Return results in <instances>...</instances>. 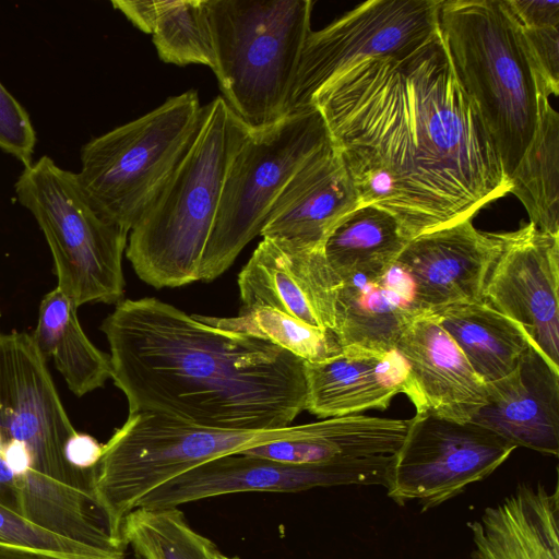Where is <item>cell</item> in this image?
Returning <instances> with one entry per match:
<instances>
[{
	"instance_id": "cell-1",
	"label": "cell",
	"mask_w": 559,
	"mask_h": 559,
	"mask_svg": "<svg viewBox=\"0 0 559 559\" xmlns=\"http://www.w3.org/2000/svg\"><path fill=\"white\" fill-rule=\"evenodd\" d=\"M359 206L391 213L412 239L472 218L511 190L438 29L362 60L314 96Z\"/></svg>"
},
{
	"instance_id": "cell-2",
	"label": "cell",
	"mask_w": 559,
	"mask_h": 559,
	"mask_svg": "<svg viewBox=\"0 0 559 559\" xmlns=\"http://www.w3.org/2000/svg\"><path fill=\"white\" fill-rule=\"evenodd\" d=\"M100 331L129 413L216 429L276 430L306 409L305 361L257 335L155 297L120 300Z\"/></svg>"
},
{
	"instance_id": "cell-3",
	"label": "cell",
	"mask_w": 559,
	"mask_h": 559,
	"mask_svg": "<svg viewBox=\"0 0 559 559\" xmlns=\"http://www.w3.org/2000/svg\"><path fill=\"white\" fill-rule=\"evenodd\" d=\"M75 432L32 336L0 334L1 442L24 443L33 460L31 471L15 478L16 511L56 535L114 552L116 544L93 512L94 468H75L66 457Z\"/></svg>"
},
{
	"instance_id": "cell-4",
	"label": "cell",
	"mask_w": 559,
	"mask_h": 559,
	"mask_svg": "<svg viewBox=\"0 0 559 559\" xmlns=\"http://www.w3.org/2000/svg\"><path fill=\"white\" fill-rule=\"evenodd\" d=\"M250 133L222 96L203 106L183 157L129 233L126 254L143 282L159 289L200 281L226 175Z\"/></svg>"
},
{
	"instance_id": "cell-5",
	"label": "cell",
	"mask_w": 559,
	"mask_h": 559,
	"mask_svg": "<svg viewBox=\"0 0 559 559\" xmlns=\"http://www.w3.org/2000/svg\"><path fill=\"white\" fill-rule=\"evenodd\" d=\"M439 29L508 178L538 120L539 86L522 28L504 0H441Z\"/></svg>"
},
{
	"instance_id": "cell-6",
	"label": "cell",
	"mask_w": 559,
	"mask_h": 559,
	"mask_svg": "<svg viewBox=\"0 0 559 559\" xmlns=\"http://www.w3.org/2000/svg\"><path fill=\"white\" fill-rule=\"evenodd\" d=\"M222 96L251 130L288 116L310 0H207Z\"/></svg>"
},
{
	"instance_id": "cell-7",
	"label": "cell",
	"mask_w": 559,
	"mask_h": 559,
	"mask_svg": "<svg viewBox=\"0 0 559 559\" xmlns=\"http://www.w3.org/2000/svg\"><path fill=\"white\" fill-rule=\"evenodd\" d=\"M309 424L276 430H227L198 426L153 412L129 413L104 444L94 467L95 506L121 548V527L140 500L180 474L219 456L308 432Z\"/></svg>"
},
{
	"instance_id": "cell-8",
	"label": "cell",
	"mask_w": 559,
	"mask_h": 559,
	"mask_svg": "<svg viewBox=\"0 0 559 559\" xmlns=\"http://www.w3.org/2000/svg\"><path fill=\"white\" fill-rule=\"evenodd\" d=\"M202 112L189 90L84 144L75 176L92 207L130 233L183 157Z\"/></svg>"
},
{
	"instance_id": "cell-9",
	"label": "cell",
	"mask_w": 559,
	"mask_h": 559,
	"mask_svg": "<svg viewBox=\"0 0 559 559\" xmlns=\"http://www.w3.org/2000/svg\"><path fill=\"white\" fill-rule=\"evenodd\" d=\"M20 204L44 233L58 285L78 307L117 304L124 293L122 255L129 233L103 218L82 192L75 173L44 155L24 167L15 185Z\"/></svg>"
},
{
	"instance_id": "cell-10",
	"label": "cell",
	"mask_w": 559,
	"mask_h": 559,
	"mask_svg": "<svg viewBox=\"0 0 559 559\" xmlns=\"http://www.w3.org/2000/svg\"><path fill=\"white\" fill-rule=\"evenodd\" d=\"M331 141L317 107L292 112L269 128L251 131L226 175L202 258L200 281H214L234 263L260 235L287 181Z\"/></svg>"
},
{
	"instance_id": "cell-11",
	"label": "cell",
	"mask_w": 559,
	"mask_h": 559,
	"mask_svg": "<svg viewBox=\"0 0 559 559\" xmlns=\"http://www.w3.org/2000/svg\"><path fill=\"white\" fill-rule=\"evenodd\" d=\"M515 449L475 423L416 412L392 460L388 496L399 506L417 501L427 511L490 476Z\"/></svg>"
},
{
	"instance_id": "cell-12",
	"label": "cell",
	"mask_w": 559,
	"mask_h": 559,
	"mask_svg": "<svg viewBox=\"0 0 559 559\" xmlns=\"http://www.w3.org/2000/svg\"><path fill=\"white\" fill-rule=\"evenodd\" d=\"M441 0H370L304 44L288 114L312 107L317 93L352 66L412 49L439 29Z\"/></svg>"
},
{
	"instance_id": "cell-13",
	"label": "cell",
	"mask_w": 559,
	"mask_h": 559,
	"mask_svg": "<svg viewBox=\"0 0 559 559\" xmlns=\"http://www.w3.org/2000/svg\"><path fill=\"white\" fill-rule=\"evenodd\" d=\"M393 457L300 465L233 453L205 462L164 483L145 495L136 508H178L188 502L237 492H295L341 485L386 487Z\"/></svg>"
},
{
	"instance_id": "cell-14",
	"label": "cell",
	"mask_w": 559,
	"mask_h": 559,
	"mask_svg": "<svg viewBox=\"0 0 559 559\" xmlns=\"http://www.w3.org/2000/svg\"><path fill=\"white\" fill-rule=\"evenodd\" d=\"M498 237L500 250L483 301L518 323L533 347L559 369V235L528 223Z\"/></svg>"
},
{
	"instance_id": "cell-15",
	"label": "cell",
	"mask_w": 559,
	"mask_h": 559,
	"mask_svg": "<svg viewBox=\"0 0 559 559\" xmlns=\"http://www.w3.org/2000/svg\"><path fill=\"white\" fill-rule=\"evenodd\" d=\"M499 250L498 234L483 233L467 218L412 238L394 264L412 282L414 308L430 312L483 301Z\"/></svg>"
},
{
	"instance_id": "cell-16",
	"label": "cell",
	"mask_w": 559,
	"mask_h": 559,
	"mask_svg": "<svg viewBox=\"0 0 559 559\" xmlns=\"http://www.w3.org/2000/svg\"><path fill=\"white\" fill-rule=\"evenodd\" d=\"M337 284L322 249L276 238H263L238 275L241 309L271 308L330 332Z\"/></svg>"
},
{
	"instance_id": "cell-17",
	"label": "cell",
	"mask_w": 559,
	"mask_h": 559,
	"mask_svg": "<svg viewBox=\"0 0 559 559\" xmlns=\"http://www.w3.org/2000/svg\"><path fill=\"white\" fill-rule=\"evenodd\" d=\"M486 404L471 420L516 448L559 454V369L532 345L515 368L486 384Z\"/></svg>"
},
{
	"instance_id": "cell-18",
	"label": "cell",
	"mask_w": 559,
	"mask_h": 559,
	"mask_svg": "<svg viewBox=\"0 0 559 559\" xmlns=\"http://www.w3.org/2000/svg\"><path fill=\"white\" fill-rule=\"evenodd\" d=\"M358 206L352 179L331 141L287 181L260 235L307 249H322L333 227Z\"/></svg>"
},
{
	"instance_id": "cell-19",
	"label": "cell",
	"mask_w": 559,
	"mask_h": 559,
	"mask_svg": "<svg viewBox=\"0 0 559 559\" xmlns=\"http://www.w3.org/2000/svg\"><path fill=\"white\" fill-rule=\"evenodd\" d=\"M395 350L405 360L418 397L416 412L455 421H471L486 404V384L467 359L428 313L414 317Z\"/></svg>"
},
{
	"instance_id": "cell-20",
	"label": "cell",
	"mask_w": 559,
	"mask_h": 559,
	"mask_svg": "<svg viewBox=\"0 0 559 559\" xmlns=\"http://www.w3.org/2000/svg\"><path fill=\"white\" fill-rule=\"evenodd\" d=\"M305 377L306 409L323 419L385 409L401 393L418 405L408 367L396 350L342 349L325 360L305 362Z\"/></svg>"
},
{
	"instance_id": "cell-21",
	"label": "cell",
	"mask_w": 559,
	"mask_h": 559,
	"mask_svg": "<svg viewBox=\"0 0 559 559\" xmlns=\"http://www.w3.org/2000/svg\"><path fill=\"white\" fill-rule=\"evenodd\" d=\"M419 313L413 305L411 280L393 264L378 278L358 275L338 282L332 333L341 349L389 353Z\"/></svg>"
},
{
	"instance_id": "cell-22",
	"label": "cell",
	"mask_w": 559,
	"mask_h": 559,
	"mask_svg": "<svg viewBox=\"0 0 559 559\" xmlns=\"http://www.w3.org/2000/svg\"><path fill=\"white\" fill-rule=\"evenodd\" d=\"M468 526L472 559H559L558 485H520Z\"/></svg>"
},
{
	"instance_id": "cell-23",
	"label": "cell",
	"mask_w": 559,
	"mask_h": 559,
	"mask_svg": "<svg viewBox=\"0 0 559 559\" xmlns=\"http://www.w3.org/2000/svg\"><path fill=\"white\" fill-rule=\"evenodd\" d=\"M408 419L346 415L310 423L300 437L273 440L241 452L289 464H334L395 455Z\"/></svg>"
},
{
	"instance_id": "cell-24",
	"label": "cell",
	"mask_w": 559,
	"mask_h": 559,
	"mask_svg": "<svg viewBox=\"0 0 559 559\" xmlns=\"http://www.w3.org/2000/svg\"><path fill=\"white\" fill-rule=\"evenodd\" d=\"M426 313L453 340L485 384L510 373L532 345L518 323L484 301L451 305Z\"/></svg>"
},
{
	"instance_id": "cell-25",
	"label": "cell",
	"mask_w": 559,
	"mask_h": 559,
	"mask_svg": "<svg viewBox=\"0 0 559 559\" xmlns=\"http://www.w3.org/2000/svg\"><path fill=\"white\" fill-rule=\"evenodd\" d=\"M78 306L57 287L39 305L32 338L44 359H52L68 388L79 397L102 388L111 378L109 355L84 333Z\"/></svg>"
},
{
	"instance_id": "cell-26",
	"label": "cell",
	"mask_w": 559,
	"mask_h": 559,
	"mask_svg": "<svg viewBox=\"0 0 559 559\" xmlns=\"http://www.w3.org/2000/svg\"><path fill=\"white\" fill-rule=\"evenodd\" d=\"M399 221L376 205L358 206L324 240L322 252L337 282L385 274L408 243Z\"/></svg>"
},
{
	"instance_id": "cell-27",
	"label": "cell",
	"mask_w": 559,
	"mask_h": 559,
	"mask_svg": "<svg viewBox=\"0 0 559 559\" xmlns=\"http://www.w3.org/2000/svg\"><path fill=\"white\" fill-rule=\"evenodd\" d=\"M537 229L559 235V115L540 97L534 135L509 178Z\"/></svg>"
},
{
	"instance_id": "cell-28",
	"label": "cell",
	"mask_w": 559,
	"mask_h": 559,
	"mask_svg": "<svg viewBox=\"0 0 559 559\" xmlns=\"http://www.w3.org/2000/svg\"><path fill=\"white\" fill-rule=\"evenodd\" d=\"M133 559H219L214 542L191 527L179 508H136L124 519L120 533Z\"/></svg>"
},
{
	"instance_id": "cell-29",
	"label": "cell",
	"mask_w": 559,
	"mask_h": 559,
	"mask_svg": "<svg viewBox=\"0 0 559 559\" xmlns=\"http://www.w3.org/2000/svg\"><path fill=\"white\" fill-rule=\"evenodd\" d=\"M148 34L158 57L176 66L216 68L207 0L155 1Z\"/></svg>"
},
{
	"instance_id": "cell-30",
	"label": "cell",
	"mask_w": 559,
	"mask_h": 559,
	"mask_svg": "<svg viewBox=\"0 0 559 559\" xmlns=\"http://www.w3.org/2000/svg\"><path fill=\"white\" fill-rule=\"evenodd\" d=\"M203 318L214 325L270 341L305 362H319L342 350L332 332L311 326L271 308L240 309L234 318Z\"/></svg>"
},
{
	"instance_id": "cell-31",
	"label": "cell",
	"mask_w": 559,
	"mask_h": 559,
	"mask_svg": "<svg viewBox=\"0 0 559 559\" xmlns=\"http://www.w3.org/2000/svg\"><path fill=\"white\" fill-rule=\"evenodd\" d=\"M0 542L29 547L66 559H126L124 552H108L48 532L0 502Z\"/></svg>"
},
{
	"instance_id": "cell-32",
	"label": "cell",
	"mask_w": 559,
	"mask_h": 559,
	"mask_svg": "<svg viewBox=\"0 0 559 559\" xmlns=\"http://www.w3.org/2000/svg\"><path fill=\"white\" fill-rule=\"evenodd\" d=\"M35 144L36 133L28 114L0 83V148L27 167L32 165Z\"/></svg>"
},
{
	"instance_id": "cell-33",
	"label": "cell",
	"mask_w": 559,
	"mask_h": 559,
	"mask_svg": "<svg viewBox=\"0 0 559 559\" xmlns=\"http://www.w3.org/2000/svg\"><path fill=\"white\" fill-rule=\"evenodd\" d=\"M521 28L542 92L547 96L551 94L557 96L559 91V27Z\"/></svg>"
},
{
	"instance_id": "cell-34",
	"label": "cell",
	"mask_w": 559,
	"mask_h": 559,
	"mask_svg": "<svg viewBox=\"0 0 559 559\" xmlns=\"http://www.w3.org/2000/svg\"><path fill=\"white\" fill-rule=\"evenodd\" d=\"M524 28L559 27V1L504 0Z\"/></svg>"
},
{
	"instance_id": "cell-35",
	"label": "cell",
	"mask_w": 559,
	"mask_h": 559,
	"mask_svg": "<svg viewBox=\"0 0 559 559\" xmlns=\"http://www.w3.org/2000/svg\"><path fill=\"white\" fill-rule=\"evenodd\" d=\"M104 444L86 433L75 432L66 444L64 453L68 462L79 469L94 468L102 455Z\"/></svg>"
},
{
	"instance_id": "cell-36",
	"label": "cell",
	"mask_w": 559,
	"mask_h": 559,
	"mask_svg": "<svg viewBox=\"0 0 559 559\" xmlns=\"http://www.w3.org/2000/svg\"><path fill=\"white\" fill-rule=\"evenodd\" d=\"M0 456L14 474L15 478L25 476L32 468V454L27 447L20 441H2Z\"/></svg>"
},
{
	"instance_id": "cell-37",
	"label": "cell",
	"mask_w": 559,
	"mask_h": 559,
	"mask_svg": "<svg viewBox=\"0 0 559 559\" xmlns=\"http://www.w3.org/2000/svg\"><path fill=\"white\" fill-rule=\"evenodd\" d=\"M0 559H66L47 551L0 542Z\"/></svg>"
},
{
	"instance_id": "cell-38",
	"label": "cell",
	"mask_w": 559,
	"mask_h": 559,
	"mask_svg": "<svg viewBox=\"0 0 559 559\" xmlns=\"http://www.w3.org/2000/svg\"><path fill=\"white\" fill-rule=\"evenodd\" d=\"M219 559H238V558H230V557H226V556L222 555Z\"/></svg>"
},
{
	"instance_id": "cell-39",
	"label": "cell",
	"mask_w": 559,
	"mask_h": 559,
	"mask_svg": "<svg viewBox=\"0 0 559 559\" xmlns=\"http://www.w3.org/2000/svg\"><path fill=\"white\" fill-rule=\"evenodd\" d=\"M0 450H1V438H0Z\"/></svg>"
}]
</instances>
